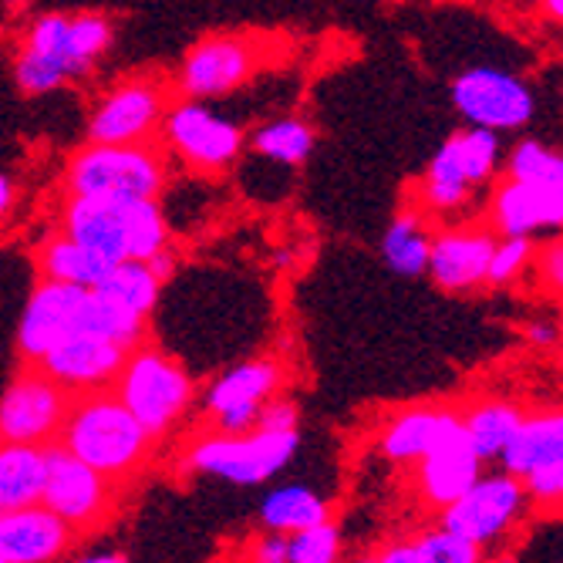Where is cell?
<instances>
[{
    "instance_id": "obj_9",
    "label": "cell",
    "mask_w": 563,
    "mask_h": 563,
    "mask_svg": "<svg viewBox=\"0 0 563 563\" xmlns=\"http://www.w3.org/2000/svg\"><path fill=\"white\" fill-rule=\"evenodd\" d=\"M527 489L520 476L509 473H483L463 496L439 514V527L463 537L476 547H493L503 537H509L523 517H527Z\"/></svg>"
},
{
    "instance_id": "obj_4",
    "label": "cell",
    "mask_w": 563,
    "mask_h": 563,
    "mask_svg": "<svg viewBox=\"0 0 563 563\" xmlns=\"http://www.w3.org/2000/svg\"><path fill=\"white\" fill-rule=\"evenodd\" d=\"M274 62V44L261 34L220 31L199 37L176 71L179 98L217 101L250 85Z\"/></svg>"
},
{
    "instance_id": "obj_5",
    "label": "cell",
    "mask_w": 563,
    "mask_h": 563,
    "mask_svg": "<svg viewBox=\"0 0 563 563\" xmlns=\"http://www.w3.org/2000/svg\"><path fill=\"white\" fill-rule=\"evenodd\" d=\"M300 449V432H264L253 429L246 435H199L183 466L196 476H213L230 486H261L280 476Z\"/></svg>"
},
{
    "instance_id": "obj_2",
    "label": "cell",
    "mask_w": 563,
    "mask_h": 563,
    "mask_svg": "<svg viewBox=\"0 0 563 563\" xmlns=\"http://www.w3.org/2000/svg\"><path fill=\"white\" fill-rule=\"evenodd\" d=\"M169 183L166 148L159 142L101 145L85 142L65 166V196L139 202L159 199Z\"/></svg>"
},
{
    "instance_id": "obj_1",
    "label": "cell",
    "mask_w": 563,
    "mask_h": 563,
    "mask_svg": "<svg viewBox=\"0 0 563 563\" xmlns=\"http://www.w3.org/2000/svg\"><path fill=\"white\" fill-rule=\"evenodd\" d=\"M58 445H65L85 466L119 486L148 463L156 442L148 439V432L109 388L71 398Z\"/></svg>"
},
{
    "instance_id": "obj_36",
    "label": "cell",
    "mask_w": 563,
    "mask_h": 563,
    "mask_svg": "<svg viewBox=\"0 0 563 563\" xmlns=\"http://www.w3.org/2000/svg\"><path fill=\"white\" fill-rule=\"evenodd\" d=\"M540 280V287L563 300V233L560 236H550L547 243H537L533 250V267H530Z\"/></svg>"
},
{
    "instance_id": "obj_20",
    "label": "cell",
    "mask_w": 563,
    "mask_h": 563,
    "mask_svg": "<svg viewBox=\"0 0 563 563\" xmlns=\"http://www.w3.org/2000/svg\"><path fill=\"white\" fill-rule=\"evenodd\" d=\"M489 230L496 236H533L540 230H563V196L506 176L489 199Z\"/></svg>"
},
{
    "instance_id": "obj_32",
    "label": "cell",
    "mask_w": 563,
    "mask_h": 563,
    "mask_svg": "<svg viewBox=\"0 0 563 563\" xmlns=\"http://www.w3.org/2000/svg\"><path fill=\"white\" fill-rule=\"evenodd\" d=\"M169 246V220L159 199L129 202V261H148Z\"/></svg>"
},
{
    "instance_id": "obj_39",
    "label": "cell",
    "mask_w": 563,
    "mask_h": 563,
    "mask_svg": "<svg viewBox=\"0 0 563 563\" xmlns=\"http://www.w3.org/2000/svg\"><path fill=\"white\" fill-rule=\"evenodd\" d=\"M523 338L530 347H540V351H550L563 341V324L550 321V318H530L523 324Z\"/></svg>"
},
{
    "instance_id": "obj_30",
    "label": "cell",
    "mask_w": 563,
    "mask_h": 563,
    "mask_svg": "<svg viewBox=\"0 0 563 563\" xmlns=\"http://www.w3.org/2000/svg\"><path fill=\"white\" fill-rule=\"evenodd\" d=\"M98 290H106L112 300H119L135 318L148 321V314L159 307L163 280L148 271L145 261H122L119 267H112V274L106 280L98 284Z\"/></svg>"
},
{
    "instance_id": "obj_44",
    "label": "cell",
    "mask_w": 563,
    "mask_h": 563,
    "mask_svg": "<svg viewBox=\"0 0 563 563\" xmlns=\"http://www.w3.org/2000/svg\"><path fill=\"white\" fill-rule=\"evenodd\" d=\"M71 563H129V560L119 550H95V553H85V556H78Z\"/></svg>"
},
{
    "instance_id": "obj_43",
    "label": "cell",
    "mask_w": 563,
    "mask_h": 563,
    "mask_svg": "<svg viewBox=\"0 0 563 563\" xmlns=\"http://www.w3.org/2000/svg\"><path fill=\"white\" fill-rule=\"evenodd\" d=\"M145 264H148V271H152V274H156V277L166 284V280L176 274V264H179V257H176V250H173V243H169L166 250H159L156 257H148Z\"/></svg>"
},
{
    "instance_id": "obj_12",
    "label": "cell",
    "mask_w": 563,
    "mask_h": 563,
    "mask_svg": "<svg viewBox=\"0 0 563 563\" xmlns=\"http://www.w3.org/2000/svg\"><path fill=\"white\" fill-rule=\"evenodd\" d=\"M71 395L37 365H24L0 395V442L51 445L58 442Z\"/></svg>"
},
{
    "instance_id": "obj_13",
    "label": "cell",
    "mask_w": 563,
    "mask_h": 563,
    "mask_svg": "<svg viewBox=\"0 0 563 563\" xmlns=\"http://www.w3.org/2000/svg\"><path fill=\"white\" fill-rule=\"evenodd\" d=\"M47 455V473H44V493L41 503L65 520L75 533L95 530L98 523H106L112 514V486L101 473L85 466L81 459H75L65 445L51 442L44 445Z\"/></svg>"
},
{
    "instance_id": "obj_15",
    "label": "cell",
    "mask_w": 563,
    "mask_h": 563,
    "mask_svg": "<svg viewBox=\"0 0 563 563\" xmlns=\"http://www.w3.org/2000/svg\"><path fill=\"white\" fill-rule=\"evenodd\" d=\"M85 294L88 287L37 280L18 324V351L24 365H41L44 354H51L62 341L78 334Z\"/></svg>"
},
{
    "instance_id": "obj_14",
    "label": "cell",
    "mask_w": 563,
    "mask_h": 563,
    "mask_svg": "<svg viewBox=\"0 0 563 563\" xmlns=\"http://www.w3.org/2000/svg\"><path fill=\"white\" fill-rule=\"evenodd\" d=\"M483 466L486 463L466 442L459 412L455 408H442L435 442L416 463V489H419L422 503L429 509H435V514H442L445 506H452L483 476Z\"/></svg>"
},
{
    "instance_id": "obj_6",
    "label": "cell",
    "mask_w": 563,
    "mask_h": 563,
    "mask_svg": "<svg viewBox=\"0 0 563 563\" xmlns=\"http://www.w3.org/2000/svg\"><path fill=\"white\" fill-rule=\"evenodd\" d=\"M159 145L189 173L220 176L240 163L246 148V132L240 122L217 112L210 101L176 98L159 125Z\"/></svg>"
},
{
    "instance_id": "obj_18",
    "label": "cell",
    "mask_w": 563,
    "mask_h": 563,
    "mask_svg": "<svg viewBox=\"0 0 563 563\" xmlns=\"http://www.w3.org/2000/svg\"><path fill=\"white\" fill-rule=\"evenodd\" d=\"M62 233L95 253L101 264L119 267L129 261V202L65 196Z\"/></svg>"
},
{
    "instance_id": "obj_19",
    "label": "cell",
    "mask_w": 563,
    "mask_h": 563,
    "mask_svg": "<svg viewBox=\"0 0 563 563\" xmlns=\"http://www.w3.org/2000/svg\"><path fill=\"white\" fill-rule=\"evenodd\" d=\"M75 540V530L44 503L0 514V556L8 563H55Z\"/></svg>"
},
{
    "instance_id": "obj_29",
    "label": "cell",
    "mask_w": 563,
    "mask_h": 563,
    "mask_svg": "<svg viewBox=\"0 0 563 563\" xmlns=\"http://www.w3.org/2000/svg\"><path fill=\"white\" fill-rule=\"evenodd\" d=\"M37 271H41V280L75 284V287H98L101 280L112 274L109 264H101L95 253H88L85 246H78L62 230L51 233L37 246Z\"/></svg>"
},
{
    "instance_id": "obj_42",
    "label": "cell",
    "mask_w": 563,
    "mask_h": 563,
    "mask_svg": "<svg viewBox=\"0 0 563 563\" xmlns=\"http://www.w3.org/2000/svg\"><path fill=\"white\" fill-rule=\"evenodd\" d=\"M18 207V179L11 173H0V227L14 217Z\"/></svg>"
},
{
    "instance_id": "obj_28",
    "label": "cell",
    "mask_w": 563,
    "mask_h": 563,
    "mask_svg": "<svg viewBox=\"0 0 563 563\" xmlns=\"http://www.w3.org/2000/svg\"><path fill=\"white\" fill-rule=\"evenodd\" d=\"M439 419H442V408H429V405H416V408H401V412H395L382 429V452L388 463L416 466L435 442Z\"/></svg>"
},
{
    "instance_id": "obj_3",
    "label": "cell",
    "mask_w": 563,
    "mask_h": 563,
    "mask_svg": "<svg viewBox=\"0 0 563 563\" xmlns=\"http://www.w3.org/2000/svg\"><path fill=\"white\" fill-rule=\"evenodd\" d=\"M112 391L132 412V419L148 432V439L159 442L192 408L196 382L163 347L139 344L125 354V365Z\"/></svg>"
},
{
    "instance_id": "obj_40",
    "label": "cell",
    "mask_w": 563,
    "mask_h": 563,
    "mask_svg": "<svg viewBox=\"0 0 563 563\" xmlns=\"http://www.w3.org/2000/svg\"><path fill=\"white\" fill-rule=\"evenodd\" d=\"M250 563H287V537L284 533H264L250 550Z\"/></svg>"
},
{
    "instance_id": "obj_21",
    "label": "cell",
    "mask_w": 563,
    "mask_h": 563,
    "mask_svg": "<svg viewBox=\"0 0 563 563\" xmlns=\"http://www.w3.org/2000/svg\"><path fill=\"white\" fill-rule=\"evenodd\" d=\"M563 459V408H540L527 412L514 442L499 455V466L509 476L527 479L530 473L553 466Z\"/></svg>"
},
{
    "instance_id": "obj_38",
    "label": "cell",
    "mask_w": 563,
    "mask_h": 563,
    "mask_svg": "<svg viewBox=\"0 0 563 563\" xmlns=\"http://www.w3.org/2000/svg\"><path fill=\"white\" fill-rule=\"evenodd\" d=\"M253 429H264V432H300V412H297V405L284 395L271 398L264 408H261V416H257V426Z\"/></svg>"
},
{
    "instance_id": "obj_17",
    "label": "cell",
    "mask_w": 563,
    "mask_h": 563,
    "mask_svg": "<svg viewBox=\"0 0 563 563\" xmlns=\"http://www.w3.org/2000/svg\"><path fill=\"white\" fill-rule=\"evenodd\" d=\"M125 347L101 341L91 334H75L62 341L44 362L37 365L51 382H58L68 395H88V391H109L125 365Z\"/></svg>"
},
{
    "instance_id": "obj_34",
    "label": "cell",
    "mask_w": 563,
    "mask_h": 563,
    "mask_svg": "<svg viewBox=\"0 0 563 563\" xmlns=\"http://www.w3.org/2000/svg\"><path fill=\"white\" fill-rule=\"evenodd\" d=\"M533 250H537L533 236H499L493 246V257H489L486 284L489 287L517 284L533 267Z\"/></svg>"
},
{
    "instance_id": "obj_33",
    "label": "cell",
    "mask_w": 563,
    "mask_h": 563,
    "mask_svg": "<svg viewBox=\"0 0 563 563\" xmlns=\"http://www.w3.org/2000/svg\"><path fill=\"white\" fill-rule=\"evenodd\" d=\"M341 530L334 520L307 527L287 537V563H341Z\"/></svg>"
},
{
    "instance_id": "obj_22",
    "label": "cell",
    "mask_w": 563,
    "mask_h": 563,
    "mask_svg": "<svg viewBox=\"0 0 563 563\" xmlns=\"http://www.w3.org/2000/svg\"><path fill=\"white\" fill-rule=\"evenodd\" d=\"M476 186L463 166V159H459V148H455V139L449 135L439 148L432 163L426 166L419 186H416V202L412 207H419L426 217H449V213H459L470 207Z\"/></svg>"
},
{
    "instance_id": "obj_23",
    "label": "cell",
    "mask_w": 563,
    "mask_h": 563,
    "mask_svg": "<svg viewBox=\"0 0 563 563\" xmlns=\"http://www.w3.org/2000/svg\"><path fill=\"white\" fill-rule=\"evenodd\" d=\"M523 416H527L523 405L509 398H483V401H473L466 412H459L466 442L483 463H499V455L514 442Z\"/></svg>"
},
{
    "instance_id": "obj_10",
    "label": "cell",
    "mask_w": 563,
    "mask_h": 563,
    "mask_svg": "<svg viewBox=\"0 0 563 563\" xmlns=\"http://www.w3.org/2000/svg\"><path fill=\"white\" fill-rule=\"evenodd\" d=\"M287 368L277 357H246L210 382L202 395V416L210 419L217 435H246L257 426L261 408L280 395Z\"/></svg>"
},
{
    "instance_id": "obj_45",
    "label": "cell",
    "mask_w": 563,
    "mask_h": 563,
    "mask_svg": "<svg viewBox=\"0 0 563 563\" xmlns=\"http://www.w3.org/2000/svg\"><path fill=\"white\" fill-rule=\"evenodd\" d=\"M543 14L556 24H563V0H543Z\"/></svg>"
},
{
    "instance_id": "obj_46",
    "label": "cell",
    "mask_w": 563,
    "mask_h": 563,
    "mask_svg": "<svg viewBox=\"0 0 563 563\" xmlns=\"http://www.w3.org/2000/svg\"><path fill=\"white\" fill-rule=\"evenodd\" d=\"M0 563H8V560H4V556H0Z\"/></svg>"
},
{
    "instance_id": "obj_16",
    "label": "cell",
    "mask_w": 563,
    "mask_h": 563,
    "mask_svg": "<svg viewBox=\"0 0 563 563\" xmlns=\"http://www.w3.org/2000/svg\"><path fill=\"white\" fill-rule=\"evenodd\" d=\"M496 240L489 227H445L432 233L426 274L445 294H470L486 284Z\"/></svg>"
},
{
    "instance_id": "obj_27",
    "label": "cell",
    "mask_w": 563,
    "mask_h": 563,
    "mask_svg": "<svg viewBox=\"0 0 563 563\" xmlns=\"http://www.w3.org/2000/svg\"><path fill=\"white\" fill-rule=\"evenodd\" d=\"M432 230L419 207H405L391 217L382 236V257L398 277H422L429 267Z\"/></svg>"
},
{
    "instance_id": "obj_25",
    "label": "cell",
    "mask_w": 563,
    "mask_h": 563,
    "mask_svg": "<svg viewBox=\"0 0 563 563\" xmlns=\"http://www.w3.org/2000/svg\"><path fill=\"white\" fill-rule=\"evenodd\" d=\"M47 455L44 445L0 442V514L41 503Z\"/></svg>"
},
{
    "instance_id": "obj_41",
    "label": "cell",
    "mask_w": 563,
    "mask_h": 563,
    "mask_svg": "<svg viewBox=\"0 0 563 563\" xmlns=\"http://www.w3.org/2000/svg\"><path fill=\"white\" fill-rule=\"evenodd\" d=\"M354 563H419V560H416L412 540H408V543H388L382 550H372Z\"/></svg>"
},
{
    "instance_id": "obj_11",
    "label": "cell",
    "mask_w": 563,
    "mask_h": 563,
    "mask_svg": "<svg viewBox=\"0 0 563 563\" xmlns=\"http://www.w3.org/2000/svg\"><path fill=\"white\" fill-rule=\"evenodd\" d=\"M449 95H452V109L473 129L517 132L537 112L533 88L520 75L503 68H470L463 75H455Z\"/></svg>"
},
{
    "instance_id": "obj_8",
    "label": "cell",
    "mask_w": 563,
    "mask_h": 563,
    "mask_svg": "<svg viewBox=\"0 0 563 563\" xmlns=\"http://www.w3.org/2000/svg\"><path fill=\"white\" fill-rule=\"evenodd\" d=\"M169 106H173V88L163 78L156 75L122 78L88 112L85 142H101V145L156 142Z\"/></svg>"
},
{
    "instance_id": "obj_31",
    "label": "cell",
    "mask_w": 563,
    "mask_h": 563,
    "mask_svg": "<svg viewBox=\"0 0 563 563\" xmlns=\"http://www.w3.org/2000/svg\"><path fill=\"white\" fill-rule=\"evenodd\" d=\"M506 176L563 196V152L537 139H520L506 156Z\"/></svg>"
},
{
    "instance_id": "obj_7",
    "label": "cell",
    "mask_w": 563,
    "mask_h": 563,
    "mask_svg": "<svg viewBox=\"0 0 563 563\" xmlns=\"http://www.w3.org/2000/svg\"><path fill=\"white\" fill-rule=\"evenodd\" d=\"M115 34V21L101 11H47L24 27L18 51L51 65L68 85L98 68L112 51Z\"/></svg>"
},
{
    "instance_id": "obj_37",
    "label": "cell",
    "mask_w": 563,
    "mask_h": 563,
    "mask_svg": "<svg viewBox=\"0 0 563 563\" xmlns=\"http://www.w3.org/2000/svg\"><path fill=\"white\" fill-rule=\"evenodd\" d=\"M527 499L540 509H563V459L523 479Z\"/></svg>"
},
{
    "instance_id": "obj_35",
    "label": "cell",
    "mask_w": 563,
    "mask_h": 563,
    "mask_svg": "<svg viewBox=\"0 0 563 563\" xmlns=\"http://www.w3.org/2000/svg\"><path fill=\"white\" fill-rule=\"evenodd\" d=\"M412 550H416V560L419 563H486V550L455 537L442 527H432L426 533H419L412 540Z\"/></svg>"
},
{
    "instance_id": "obj_24",
    "label": "cell",
    "mask_w": 563,
    "mask_h": 563,
    "mask_svg": "<svg viewBox=\"0 0 563 563\" xmlns=\"http://www.w3.org/2000/svg\"><path fill=\"white\" fill-rule=\"evenodd\" d=\"M257 517H261L267 533L290 537L297 530H307V527H318V523L331 520V503L303 483H284V486H274L264 493Z\"/></svg>"
},
{
    "instance_id": "obj_26",
    "label": "cell",
    "mask_w": 563,
    "mask_h": 563,
    "mask_svg": "<svg viewBox=\"0 0 563 563\" xmlns=\"http://www.w3.org/2000/svg\"><path fill=\"white\" fill-rule=\"evenodd\" d=\"M314 145H318V132L300 115H277L250 132V148L280 169H300L314 156Z\"/></svg>"
}]
</instances>
